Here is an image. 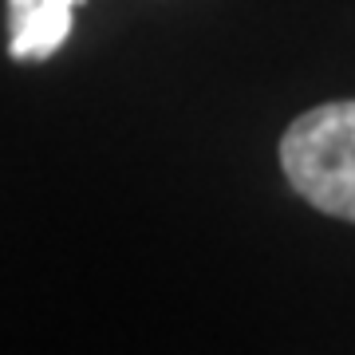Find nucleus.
Wrapping results in <instances>:
<instances>
[{"mask_svg":"<svg viewBox=\"0 0 355 355\" xmlns=\"http://www.w3.org/2000/svg\"><path fill=\"white\" fill-rule=\"evenodd\" d=\"M280 170L308 205L355 225V99L300 114L280 139Z\"/></svg>","mask_w":355,"mask_h":355,"instance_id":"nucleus-1","label":"nucleus"},{"mask_svg":"<svg viewBox=\"0 0 355 355\" xmlns=\"http://www.w3.org/2000/svg\"><path fill=\"white\" fill-rule=\"evenodd\" d=\"M83 0H8V55L16 64H40L67 44L71 12Z\"/></svg>","mask_w":355,"mask_h":355,"instance_id":"nucleus-2","label":"nucleus"}]
</instances>
